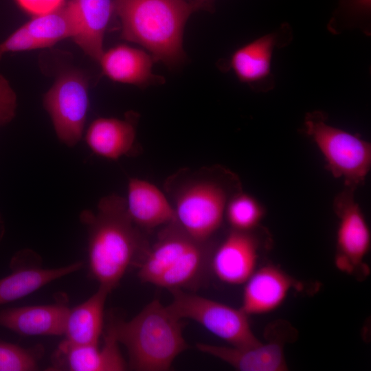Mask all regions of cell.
I'll return each mask as SVG.
<instances>
[{
  "label": "cell",
  "instance_id": "ffe728a7",
  "mask_svg": "<svg viewBox=\"0 0 371 371\" xmlns=\"http://www.w3.org/2000/svg\"><path fill=\"white\" fill-rule=\"evenodd\" d=\"M58 351L69 370L122 371L126 368L118 341L110 327L102 348L98 344L76 345L64 341Z\"/></svg>",
  "mask_w": 371,
  "mask_h": 371
},
{
  "label": "cell",
  "instance_id": "44dd1931",
  "mask_svg": "<svg viewBox=\"0 0 371 371\" xmlns=\"http://www.w3.org/2000/svg\"><path fill=\"white\" fill-rule=\"evenodd\" d=\"M111 291L100 286L89 299L69 309L64 333L65 342L76 345L98 344L102 330L104 307Z\"/></svg>",
  "mask_w": 371,
  "mask_h": 371
},
{
  "label": "cell",
  "instance_id": "d6986e66",
  "mask_svg": "<svg viewBox=\"0 0 371 371\" xmlns=\"http://www.w3.org/2000/svg\"><path fill=\"white\" fill-rule=\"evenodd\" d=\"M78 21V32L73 38L89 57L98 61L104 52L105 32L115 14L113 0H69Z\"/></svg>",
  "mask_w": 371,
  "mask_h": 371
},
{
  "label": "cell",
  "instance_id": "2e32d148",
  "mask_svg": "<svg viewBox=\"0 0 371 371\" xmlns=\"http://www.w3.org/2000/svg\"><path fill=\"white\" fill-rule=\"evenodd\" d=\"M201 352L240 371H282L287 368L282 344L277 341L251 347L221 346L198 343Z\"/></svg>",
  "mask_w": 371,
  "mask_h": 371
},
{
  "label": "cell",
  "instance_id": "7402d4cb",
  "mask_svg": "<svg viewBox=\"0 0 371 371\" xmlns=\"http://www.w3.org/2000/svg\"><path fill=\"white\" fill-rule=\"evenodd\" d=\"M75 262L56 269H20L0 279V305L22 298L63 276L81 268Z\"/></svg>",
  "mask_w": 371,
  "mask_h": 371
},
{
  "label": "cell",
  "instance_id": "8fae6325",
  "mask_svg": "<svg viewBox=\"0 0 371 371\" xmlns=\"http://www.w3.org/2000/svg\"><path fill=\"white\" fill-rule=\"evenodd\" d=\"M289 25L263 35L237 49L230 56L227 69L234 71L238 79L257 91H268L275 85L271 64L276 48L285 47L292 41Z\"/></svg>",
  "mask_w": 371,
  "mask_h": 371
},
{
  "label": "cell",
  "instance_id": "277c9868",
  "mask_svg": "<svg viewBox=\"0 0 371 371\" xmlns=\"http://www.w3.org/2000/svg\"><path fill=\"white\" fill-rule=\"evenodd\" d=\"M181 320L155 299L131 320L113 322L109 327L126 347L131 368L165 371L188 348Z\"/></svg>",
  "mask_w": 371,
  "mask_h": 371
},
{
  "label": "cell",
  "instance_id": "9c48e42d",
  "mask_svg": "<svg viewBox=\"0 0 371 371\" xmlns=\"http://www.w3.org/2000/svg\"><path fill=\"white\" fill-rule=\"evenodd\" d=\"M355 191L344 187L333 201V210L338 219L335 263L341 271L362 279L368 275L365 258L370 247L371 235L356 201Z\"/></svg>",
  "mask_w": 371,
  "mask_h": 371
},
{
  "label": "cell",
  "instance_id": "cb8c5ba5",
  "mask_svg": "<svg viewBox=\"0 0 371 371\" xmlns=\"http://www.w3.org/2000/svg\"><path fill=\"white\" fill-rule=\"evenodd\" d=\"M37 368L34 355L16 345L0 341V371H32Z\"/></svg>",
  "mask_w": 371,
  "mask_h": 371
},
{
  "label": "cell",
  "instance_id": "83f0119b",
  "mask_svg": "<svg viewBox=\"0 0 371 371\" xmlns=\"http://www.w3.org/2000/svg\"><path fill=\"white\" fill-rule=\"evenodd\" d=\"M192 2L196 4L200 8L203 6V5L207 3L209 0H193Z\"/></svg>",
  "mask_w": 371,
  "mask_h": 371
},
{
  "label": "cell",
  "instance_id": "9a60e30c",
  "mask_svg": "<svg viewBox=\"0 0 371 371\" xmlns=\"http://www.w3.org/2000/svg\"><path fill=\"white\" fill-rule=\"evenodd\" d=\"M155 61L150 54L127 45L104 51L98 60L104 74L111 80L140 87L164 82L153 72Z\"/></svg>",
  "mask_w": 371,
  "mask_h": 371
},
{
  "label": "cell",
  "instance_id": "ac0fdd59",
  "mask_svg": "<svg viewBox=\"0 0 371 371\" xmlns=\"http://www.w3.org/2000/svg\"><path fill=\"white\" fill-rule=\"evenodd\" d=\"M85 139L93 153L108 159L117 160L135 151V122L132 117L97 118L89 126Z\"/></svg>",
  "mask_w": 371,
  "mask_h": 371
},
{
  "label": "cell",
  "instance_id": "603a6c76",
  "mask_svg": "<svg viewBox=\"0 0 371 371\" xmlns=\"http://www.w3.org/2000/svg\"><path fill=\"white\" fill-rule=\"evenodd\" d=\"M265 214L264 206L256 198L242 190L228 201L225 219L231 229L251 231L260 226Z\"/></svg>",
  "mask_w": 371,
  "mask_h": 371
},
{
  "label": "cell",
  "instance_id": "4316f807",
  "mask_svg": "<svg viewBox=\"0 0 371 371\" xmlns=\"http://www.w3.org/2000/svg\"><path fill=\"white\" fill-rule=\"evenodd\" d=\"M371 0H348L349 8L355 13L367 14L370 10Z\"/></svg>",
  "mask_w": 371,
  "mask_h": 371
},
{
  "label": "cell",
  "instance_id": "3957f363",
  "mask_svg": "<svg viewBox=\"0 0 371 371\" xmlns=\"http://www.w3.org/2000/svg\"><path fill=\"white\" fill-rule=\"evenodd\" d=\"M122 37L146 49L154 59L175 66L185 59L183 33L199 8L186 0H113Z\"/></svg>",
  "mask_w": 371,
  "mask_h": 371
},
{
  "label": "cell",
  "instance_id": "d4e9b609",
  "mask_svg": "<svg viewBox=\"0 0 371 371\" xmlns=\"http://www.w3.org/2000/svg\"><path fill=\"white\" fill-rule=\"evenodd\" d=\"M16 95L7 79L0 75V126L9 123L14 117Z\"/></svg>",
  "mask_w": 371,
  "mask_h": 371
},
{
  "label": "cell",
  "instance_id": "4fadbf2b",
  "mask_svg": "<svg viewBox=\"0 0 371 371\" xmlns=\"http://www.w3.org/2000/svg\"><path fill=\"white\" fill-rule=\"evenodd\" d=\"M244 284L240 308L248 315L274 311L291 289L302 286L284 271L272 265L256 269Z\"/></svg>",
  "mask_w": 371,
  "mask_h": 371
},
{
  "label": "cell",
  "instance_id": "e0dca14e",
  "mask_svg": "<svg viewBox=\"0 0 371 371\" xmlns=\"http://www.w3.org/2000/svg\"><path fill=\"white\" fill-rule=\"evenodd\" d=\"M69 311L61 304L6 309L0 312V326L23 336L62 335Z\"/></svg>",
  "mask_w": 371,
  "mask_h": 371
},
{
  "label": "cell",
  "instance_id": "5bb4252c",
  "mask_svg": "<svg viewBox=\"0 0 371 371\" xmlns=\"http://www.w3.org/2000/svg\"><path fill=\"white\" fill-rule=\"evenodd\" d=\"M125 201L128 214L137 227L150 229L175 221L167 194L146 180L129 179Z\"/></svg>",
  "mask_w": 371,
  "mask_h": 371
},
{
  "label": "cell",
  "instance_id": "6da1fadb",
  "mask_svg": "<svg viewBox=\"0 0 371 371\" xmlns=\"http://www.w3.org/2000/svg\"><path fill=\"white\" fill-rule=\"evenodd\" d=\"M165 188L175 221L202 242L211 241L225 219L228 201L243 190L238 175L220 165L181 169L167 179Z\"/></svg>",
  "mask_w": 371,
  "mask_h": 371
},
{
  "label": "cell",
  "instance_id": "52a82bcc",
  "mask_svg": "<svg viewBox=\"0 0 371 371\" xmlns=\"http://www.w3.org/2000/svg\"><path fill=\"white\" fill-rule=\"evenodd\" d=\"M170 291L172 300L168 307L179 319L197 322L232 346L251 347L261 343L252 331L249 315L240 308L181 289Z\"/></svg>",
  "mask_w": 371,
  "mask_h": 371
},
{
  "label": "cell",
  "instance_id": "484cf974",
  "mask_svg": "<svg viewBox=\"0 0 371 371\" xmlns=\"http://www.w3.org/2000/svg\"><path fill=\"white\" fill-rule=\"evenodd\" d=\"M19 5L29 14L41 16L61 8L65 0H16Z\"/></svg>",
  "mask_w": 371,
  "mask_h": 371
},
{
  "label": "cell",
  "instance_id": "ba28073f",
  "mask_svg": "<svg viewBox=\"0 0 371 371\" xmlns=\"http://www.w3.org/2000/svg\"><path fill=\"white\" fill-rule=\"evenodd\" d=\"M55 133L69 147L80 141L89 108V84L78 70L61 73L43 98Z\"/></svg>",
  "mask_w": 371,
  "mask_h": 371
},
{
  "label": "cell",
  "instance_id": "8992f818",
  "mask_svg": "<svg viewBox=\"0 0 371 371\" xmlns=\"http://www.w3.org/2000/svg\"><path fill=\"white\" fill-rule=\"evenodd\" d=\"M302 129L321 152L328 171L343 180L344 187L357 190L363 184L371 167L370 142L330 125L322 111L307 113Z\"/></svg>",
  "mask_w": 371,
  "mask_h": 371
},
{
  "label": "cell",
  "instance_id": "5b68a950",
  "mask_svg": "<svg viewBox=\"0 0 371 371\" xmlns=\"http://www.w3.org/2000/svg\"><path fill=\"white\" fill-rule=\"evenodd\" d=\"M214 249L211 241L194 238L173 221L164 226L155 243L142 254L138 277L143 282L169 291L191 288L210 269Z\"/></svg>",
  "mask_w": 371,
  "mask_h": 371
},
{
  "label": "cell",
  "instance_id": "30bf717a",
  "mask_svg": "<svg viewBox=\"0 0 371 371\" xmlns=\"http://www.w3.org/2000/svg\"><path fill=\"white\" fill-rule=\"evenodd\" d=\"M269 234L260 226L251 231L230 229L213 250L210 269L225 283L244 284L256 270L260 251L269 245Z\"/></svg>",
  "mask_w": 371,
  "mask_h": 371
},
{
  "label": "cell",
  "instance_id": "7c38bea8",
  "mask_svg": "<svg viewBox=\"0 0 371 371\" xmlns=\"http://www.w3.org/2000/svg\"><path fill=\"white\" fill-rule=\"evenodd\" d=\"M78 32L76 10L69 1L50 13L34 16L0 43V59L7 52L49 47Z\"/></svg>",
  "mask_w": 371,
  "mask_h": 371
},
{
  "label": "cell",
  "instance_id": "7a4b0ae2",
  "mask_svg": "<svg viewBox=\"0 0 371 371\" xmlns=\"http://www.w3.org/2000/svg\"><path fill=\"white\" fill-rule=\"evenodd\" d=\"M81 220L89 229V263L100 286L114 289L138 256L147 248L137 227L129 217L125 198L102 197L96 213L85 210Z\"/></svg>",
  "mask_w": 371,
  "mask_h": 371
}]
</instances>
